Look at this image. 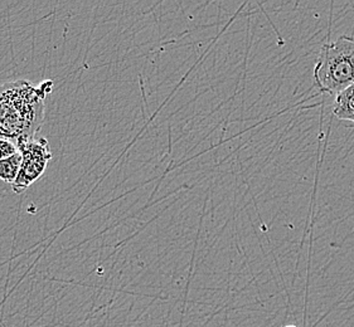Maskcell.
Returning a JSON list of instances; mask_svg holds the SVG:
<instances>
[{"mask_svg": "<svg viewBox=\"0 0 354 327\" xmlns=\"http://www.w3.org/2000/svg\"><path fill=\"white\" fill-rule=\"evenodd\" d=\"M53 82L46 79L33 85L27 79L8 81L0 85V139L19 146L36 139L42 128L46 99Z\"/></svg>", "mask_w": 354, "mask_h": 327, "instance_id": "6da1fadb", "label": "cell"}, {"mask_svg": "<svg viewBox=\"0 0 354 327\" xmlns=\"http://www.w3.org/2000/svg\"><path fill=\"white\" fill-rule=\"evenodd\" d=\"M314 82L322 93L338 96L354 83V37L326 42L314 67Z\"/></svg>", "mask_w": 354, "mask_h": 327, "instance_id": "7a4b0ae2", "label": "cell"}, {"mask_svg": "<svg viewBox=\"0 0 354 327\" xmlns=\"http://www.w3.org/2000/svg\"><path fill=\"white\" fill-rule=\"evenodd\" d=\"M18 150L21 155V171L12 189L15 194H21L44 174L52 152L46 137L26 141L18 146Z\"/></svg>", "mask_w": 354, "mask_h": 327, "instance_id": "3957f363", "label": "cell"}, {"mask_svg": "<svg viewBox=\"0 0 354 327\" xmlns=\"http://www.w3.org/2000/svg\"><path fill=\"white\" fill-rule=\"evenodd\" d=\"M333 115L343 121L354 122V83L335 97Z\"/></svg>", "mask_w": 354, "mask_h": 327, "instance_id": "277c9868", "label": "cell"}, {"mask_svg": "<svg viewBox=\"0 0 354 327\" xmlns=\"http://www.w3.org/2000/svg\"><path fill=\"white\" fill-rule=\"evenodd\" d=\"M21 152H17L13 157L0 160V180L7 184H15L21 171Z\"/></svg>", "mask_w": 354, "mask_h": 327, "instance_id": "5b68a950", "label": "cell"}, {"mask_svg": "<svg viewBox=\"0 0 354 327\" xmlns=\"http://www.w3.org/2000/svg\"><path fill=\"white\" fill-rule=\"evenodd\" d=\"M17 152H19V150H18V146L15 143L9 141V140L0 139V160L13 157Z\"/></svg>", "mask_w": 354, "mask_h": 327, "instance_id": "8992f818", "label": "cell"}, {"mask_svg": "<svg viewBox=\"0 0 354 327\" xmlns=\"http://www.w3.org/2000/svg\"><path fill=\"white\" fill-rule=\"evenodd\" d=\"M285 327H298V326H294V325H290V326H285Z\"/></svg>", "mask_w": 354, "mask_h": 327, "instance_id": "52a82bcc", "label": "cell"}]
</instances>
